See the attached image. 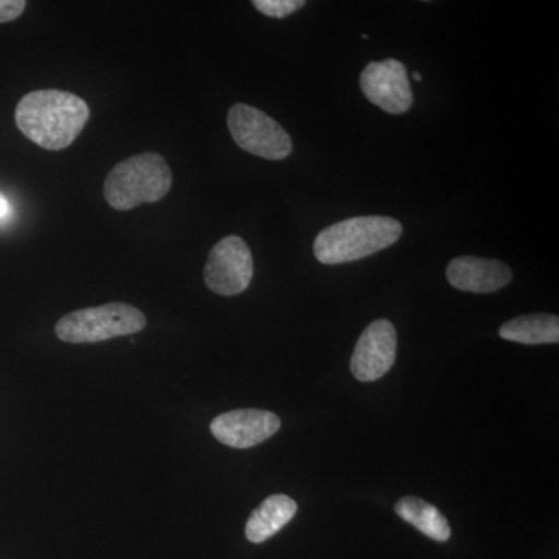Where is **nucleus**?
<instances>
[{"label": "nucleus", "mask_w": 559, "mask_h": 559, "mask_svg": "<svg viewBox=\"0 0 559 559\" xmlns=\"http://www.w3.org/2000/svg\"><path fill=\"white\" fill-rule=\"evenodd\" d=\"M252 277V252L242 238L230 235L210 250L204 280L212 293L226 297L238 296L249 288Z\"/></svg>", "instance_id": "423d86ee"}, {"label": "nucleus", "mask_w": 559, "mask_h": 559, "mask_svg": "<svg viewBox=\"0 0 559 559\" xmlns=\"http://www.w3.org/2000/svg\"><path fill=\"white\" fill-rule=\"evenodd\" d=\"M253 7L264 16L283 20L305 7L304 0H253Z\"/></svg>", "instance_id": "4468645a"}, {"label": "nucleus", "mask_w": 559, "mask_h": 559, "mask_svg": "<svg viewBox=\"0 0 559 559\" xmlns=\"http://www.w3.org/2000/svg\"><path fill=\"white\" fill-rule=\"evenodd\" d=\"M414 80H417V81L421 80V75H419L418 72H415L414 73Z\"/></svg>", "instance_id": "f3484780"}, {"label": "nucleus", "mask_w": 559, "mask_h": 559, "mask_svg": "<svg viewBox=\"0 0 559 559\" xmlns=\"http://www.w3.org/2000/svg\"><path fill=\"white\" fill-rule=\"evenodd\" d=\"M282 421L270 411L238 409L226 412L210 425L213 437L226 447L249 450L278 432Z\"/></svg>", "instance_id": "1a4fd4ad"}, {"label": "nucleus", "mask_w": 559, "mask_h": 559, "mask_svg": "<svg viewBox=\"0 0 559 559\" xmlns=\"http://www.w3.org/2000/svg\"><path fill=\"white\" fill-rule=\"evenodd\" d=\"M395 511L401 520L409 522L423 535L429 536L437 543H444L451 538L450 522L436 506L426 500L406 496L395 503Z\"/></svg>", "instance_id": "ddd939ff"}, {"label": "nucleus", "mask_w": 559, "mask_h": 559, "mask_svg": "<svg viewBox=\"0 0 559 559\" xmlns=\"http://www.w3.org/2000/svg\"><path fill=\"white\" fill-rule=\"evenodd\" d=\"M7 212H9V204H7V201L3 200L2 197H0V218H2V216H5Z\"/></svg>", "instance_id": "dca6fc26"}, {"label": "nucleus", "mask_w": 559, "mask_h": 559, "mask_svg": "<svg viewBox=\"0 0 559 559\" xmlns=\"http://www.w3.org/2000/svg\"><path fill=\"white\" fill-rule=\"evenodd\" d=\"M146 326V318L132 305L112 301L102 307L73 311L58 320L55 333L68 344H97L131 336Z\"/></svg>", "instance_id": "20e7f679"}, {"label": "nucleus", "mask_w": 559, "mask_h": 559, "mask_svg": "<svg viewBox=\"0 0 559 559\" xmlns=\"http://www.w3.org/2000/svg\"><path fill=\"white\" fill-rule=\"evenodd\" d=\"M91 117L87 103L72 92L44 90L24 95L14 110L22 134L40 148H69Z\"/></svg>", "instance_id": "f257e3e1"}, {"label": "nucleus", "mask_w": 559, "mask_h": 559, "mask_svg": "<svg viewBox=\"0 0 559 559\" xmlns=\"http://www.w3.org/2000/svg\"><path fill=\"white\" fill-rule=\"evenodd\" d=\"M395 358V326L388 319H378L360 334L349 369L358 381H378L392 369Z\"/></svg>", "instance_id": "6e6552de"}, {"label": "nucleus", "mask_w": 559, "mask_h": 559, "mask_svg": "<svg viewBox=\"0 0 559 559\" xmlns=\"http://www.w3.org/2000/svg\"><path fill=\"white\" fill-rule=\"evenodd\" d=\"M447 277L455 289L489 294L506 288L513 278V272L502 261L459 257L448 264Z\"/></svg>", "instance_id": "9d476101"}, {"label": "nucleus", "mask_w": 559, "mask_h": 559, "mask_svg": "<svg viewBox=\"0 0 559 559\" xmlns=\"http://www.w3.org/2000/svg\"><path fill=\"white\" fill-rule=\"evenodd\" d=\"M227 127L241 150L267 160H283L293 153V140L278 121L253 106L237 103L227 114Z\"/></svg>", "instance_id": "39448f33"}, {"label": "nucleus", "mask_w": 559, "mask_h": 559, "mask_svg": "<svg viewBox=\"0 0 559 559\" xmlns=\"http://www.w3.org/2000/svg\"><path fill=\"white\" fill-rule=\"evenodd\" d=\"M403 234L400 221L389 216H358L326 227L314 241L316 259L342 264L373 255L395 245Z\"/></svg>", "instance_id": "f03ea898"}, {"label": "nucleus", "mask_w": 559, "mask_h": 559, "mask_svg": "<svg viewBox=\"0 0 559 559\" xmlns=\"http://www.w3.org/2000/svg\"><path fill=\"white\" fill-rule=\"evenodd\" d=\"M173 186L170 165L157 153H142L119 162L106 176L103 193L114 210L128 212L164 200Z\"/></svg>", "instance_id": "7ed1b4c3"}, {"label": "nucleus", "mask_w": 559, "mask_h": 559, "mask_svg": "<svg viewBox=\"0 0 559 559\" xmlns=\"http://www.w3.org/2000/svg\"><path fill=\"white\" fill-rule=\"evenodd\" d=\"M27 7L25 0H0V24L16 21Z\"/></svg>", "instance_id": "2eb2a0df"}, {"label": "nucleus", "mask_w": 559, "mask_h": 559, "mask_svg": "<svg viewBox=\"0 0 559 559\" xmlns=\"http://www.w3.org/2000/svg\"><path fill=\"white\" fill-rule=\"evenodd\" d=\"M296 513V500L285 495L270 496L250 514L246 524V538L253 544L264 543L289 524Z\"/></svg>", "instance_id": "9b49d317"}, {"label": "nucleus", "mask_w": 559, "mask_h": 559, "mask_svg": "<svg viewBox=\"0 0 559 559\" xmlns=\"http://www.w3.org/2000/svg\"><path fill=\"white\" fill-rule=\"evenodd\" d=\"M499 336L524 345L558 344L559 319L554 314L520 316L503 323Z\"/></svg>", "instance_id": "f8f14e48"}, {"label": "nucleus", "mask_w": 559, "mask_h": 559, "mask_svg": "<svg viewBox=\"0 0 559 559\" xmlns=\"http://www.w3.org/2000/svg\"><path fill=\"white\" fill-rule=\"evenodd\" d=\"M359 84L367 100L393 116L407 112L414 103L407 70L399 60L370 62L360 73Z\"/></svg>", "instance_id": "0eeeda50"}]
</instances>
